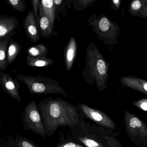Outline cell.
<instances>
[{
    "label": "cell",
    "instance_id": "cell-1",
    "mask_svg": "<svg viewBox=\"0 0 147 147\" xmlns=\"http://www.w3.org/2000/svg\"><path fill=\"white\" fill-rule=\"evenodd\" d=\"M38 109L49 137L60 127H68L71 131L85 122L84 114L78 106L61 98L44 99L38 103Z\"/></svg>",
    "mask_w": 147,
    "mask_h": 147
},
{
    "label": "cell",
    "instance_id": "cell-2",
    "mask_svg": "<svg viewBox=\"0 0 147 147\" xmlns=\"http://www.w3.org/2000/svg\"><path fill=\"white\" fill-rule=\"evenodd\" d=\"M86 53L85 67L82 72L84 81L90 86L95 84L100 92L107 88L109 63L93 42L88 45Z\"/></svg>",
    "mask_w": 147,
    "mask_h": 147
},
{
    "label": "cell",
    "instance_id": "cell-3",
    "mask_svg": "<svg viewBox=\"0 0 147 147\" xmlns=\"http://www.w3.org/2000/svg\"><path fill=\"white\" fill-rule=\"evenodd\" d=\"M104 128L85 121L71 131V138L86 147H118L119 143Z\"/></svg>",
    "mask_w": 147,
    "mask_h": 147
},
{
    "label": "cell",
    "instance_id": "cell-4",
    "mask_svg": "<svg viewBox=\"0 0 147 147\" xmlns=\"http://www.w3.org/2000/svg\"><path fill=\"white\" fill-rule=\"evenodd\" d=\"M88 25L94 34L104 44L112 47L118 43V37L120 34L119 26L105 14L98 17L95 13L88 19Z\"/></svg>",
    "mask_w": 147,
    "mask_h": 147
},
{
    "label": "cell",
    "instance_id": "cell-5",
    "mask_svg": "<svg viewBox=\"0 0 147 147\" xmlns=\"http://www.w3.org/2000/svg\"><path fill=\"white\" fill-rule=\"evenodd\" d=\"M16 78L26 85L32 94L45 95L59 94L67 96L66 90L57 81L46 76L18 74Z\"/></svg>",
    "mask_w": 147,
    "mask_h": 147
},
{
    "label": "cell",
    "instance_id": "cell-6",
    "mask_svg": "<svg viewBox=\"0 0 147 147\" xmlns=\"http://www.w3.org/2000/svg\"><path fill=\"white\" fill-rule=\"evenodd\" d=\"M125 127L131 142L140 147H147V125L137 115L124 111Z\"/></svg>",
    "mask_w": 147,
    "mask_h": 147
},
{
    "label": "cell",
    "instance_id": "cell-7",
    "mask_svg": "<svg viewBox=\"0 0 147 147\" xmlns=\"http://www.w3.org/2000/svg\"><path fill=\"white\" fill-rule=\"evenodd\" d=\"M22 123L26 130L32 131L44 138L47 137L44 125L35 100L29 102L26 107L23 114Z\"/></svg>",
    "mask_w": 147,
    "mask_h": 147
},
{
    "label": "cell",
    "instance_id": "cell-8",
    "mask_svg": "<svg viewBox=\"0 0 147 147\" xmlns=\"http://www.w3.org/2000/svg\"><path fill=\"white\" fill-rule=\"evenodd\" d=\"M84 117L96 123L100 126L111 130L117 129L116 123L110 117L103 112L88 107L85 104L77 103Z\"/></svg>",
    "mask_w": 147,
    "mask_h": 147
},
{
    "label": "cell",
    "instance_id": "cell-9",
    "mask_svg": "<svg viewBox=\"0 0 147 147\" xmlns=\"http://www.w3.org/2000/svg\"><path fill=\"white\" fill-rule=\"evenodd\" d=\"M0 85L3 91L18 102L22 101V98L19 92L20 86L16 78L6 73L0 72Z\"/></svg>",
    "mask_w": 147,
    "mask_h": 147
},
{
    "label": "cell",
    "instance_id": "cell-10",
    "mask_svg": "<svg viewBox=\"0 0 147 147\" xmlns=\"http://www.w3.org/2000/svg\"><path fill=\"white\" fill-rule=\"evenodd\" d=\"M37 23L33 10H30L24 21V26L27 38L33 43L38 42L40 39Z\"/></svg>",
    "mask_w": 147,
    "mask_h": 147
},
{
    "label": "cell",
    "instance_id": "cell-11",
    "mask_svg": "<svg viewBox=\"0 0 147 147\" xmlns=\"http://www.w3.org/2000/svg\"><path fill=\"white\" fill-rule=\"evenodd\" d=\"M18 20L15 17L0 16V40L13 36L18 26Z\"/></svg>",
    "mask_w": 147,
    "mask_h": 147
},
{
    "label": "cell",
    "instance_id": "cell-12",
    "mask_svg": "<svg viewBox=\"0 0 147 147\" xmlns=\"http://www.w3.org/2000/svg\"><path fill=\"white\" fill-rule=\"evenodd\" d=\"M119 81L123 87H127L147 95V80L133 76H124Z\"/></svg>",
    "mask_w": 147,
    "mask_h": 147
},
{
    "label": "cell",
    "instance_id": "cell-13",
    "mask_svg": "<svg viewBox=\"0 0 147 147\" xmlns=\"http://www.w3.org/2000/svg\"><path fill=\"white\" fill-rule=\"evenodd\" d=\"M77 45L74 37L70 38L64 49V62L66 70L69 72L72 69L77 55Z\"/></svg>",
    "mask_w": 147,
    "mask_h": 147
},
{
    "label": "cell",
    "instance_id": "cell-14",
    "mask_svg": "<svg viewBox=\"0 0 147 147\" xmlns=\"http://www.w3.org/2000/svg\"><path fill=\"white\" fill-rule=\"evenodd\" d=\"M39 26L42 36L44 38H51L53 35V29L50 22L45 15L40 1L39 5Z\"/></svg>",
    "mask_w": 147,
    "mask_h": 147
},
{
    "label": "cell",
    "instance_id": "cell-15",
    "mask_svg": "<svg viewBox=\"0 0 147 147\" xmlns=\"http://www.w3.org/2000/svg\"><path fill=\"white\" fill-rule=\"evenodd\" d=\"M41 3L45 15L49 20L51 27L54 30L56 18V7L54 0H41Z\"/></svg>",
    "mask_w": 147,
    "mask_h": 147
},
{
    "label": "cell",
    "instance_id": "cell-16",
    "mask_svg": "<svg viewBox=\"0 0 147 147\" xmlns=\"http://www.w3.org/2000/svg\"><path fill=\"white\" fill-rule=\"evenodd\" d=\"M13 36L8 37L5 39L0 40V70L5 71L7 69V60L8 45L11 41Z\"/></svg>",
    "mask_w": 147,
    "mask_h": 147
},
{
    "label": "cell",
    "instance_id": "cell-17",
    "mask_svg": "<svg viewBox=\"0 0 147 147\" xmlns=\"http://www.w3.org/2000/svg\"><path fill=\"white\" fill-rule=\"evenodd\" d=\"M26 61L28 66L33 67H48L53 63V61L47 57H34L27 55Z\"/></svg>",
    "mask_w": 147,
    "mask_h": 147
},
{
    "label": "cell",
    "instance_id": "cell-18",
    "mask_svg": "<svg viewBox=\"0 0 147 147\" xmlns=\"http://www.w3.org/2000/svg\"><path fill=\"white\" fill-rule=\"evenodd\" d=\"M22 47L19 43L14 41H11L8 45L7 51V67L11 64L21 52Z\"/></svg>",
    "mask_w": 147,
    "mask_h": 147
},
{
    "label": "cell",
    "instance_id": "cell-19",
    "mask_svg": "<svg viewBox=\"0 0 147 147\" xmlns=\"http://www.w3.org/2000/svg\"><path fill=\"white\" fill-rule=\"evenodd\" d=\"M7 147H38L35 142L22 136H16L8 140Z\"/></svg>",
    "mask_w": 147,
    "mask_h": 147
},
{
    "label": "cell",
    "instance_id": "cell-20",
    "mask_svg": "<svg viewBox=\"0 0 147 147\" xmlns=\"http://www.w3.org/2000/svg\"><path fill=\"white\" fill-rule=\"evenodd\" d=\"M27 55L34 57H47L49 53V49L43 44L36 45L27 49Z\"/></svg>",
    "mask_w": 147,
    "mask_h": 147
},
{
    "label": "cell",
    "instance_id": "cell-21",
    "mask_svg": "<svg viewBox=\"0 0 147 147\" xmlns=\"http://www.w3.org/2000/svg\"><path fill=\"white\" fill-rule=\"evenodd\" d=\"M147 0H134L131 1L129 6V11L133 17H138L140 11Z\"/></svg>",
    "mask_w": 147,
    "mask_h": 147
},
{
    "label": "cell",
    "instance_id": "cell-22",
    "mask_svg": "<svg viewBox=\"0 0 147 147\" xmlns=\"http://www.w3.org/2000/svg\"><path fill=\"white\" fill-rule=\"evenodd\" d=\"M71 1L75 10L82 11L95 3L96 0H74Z\"/></svg>",
    "mask_w": 147,
    "mask_h": 147
},
{
    "label": "cell",
    "instance_id": "cell-23",
    "mask_svg": "<svg viewBox=\"0 0 147 147\" xmlns=\"http://www.w3.org/2000/svg\"><path fill=\"white\" fill-rule=\"evenodd\" d=\"M56 147H86L80 142L73 139H65L62 138L57 144Z\"/></svg>",
    "mask_w": 147,
    "mask_h": 147
},
{
    "label": "cell",
    "instance_id": "cell-24",
    "mask_svg": "<svg viewBox=\"0 0 147 147\" xmlns=\"http://www.w3.org/2000/svg\"><path fill=\"white\" fill-rule=\"evenodd\" d=\"M6 1L13 8L19 12H23L26 9L24 0H6Z\"/></svg>",
    "mask_w": 147,
    "mask_h": 147
},
{
    "label": "cell",
    "instance_id": "cell-25",
    "mask_svg": "<svg viewBox=\"0 0 147 147\" xmlns=\"http://www.w3.org/2000/svg\"><path fill=\"white\" fill-rule=\"evenodd\" d=\"M133 105L147 113V99L142 98L132 102Z\"/></svg>",
    "mask_w": 147,
    "mask_h": 147
},
{
    "label": "cell",
    "instance_id": "cell-26",
    "mask_svg": "<svg viewBox=\"0 0 147 147\" xmlns=\"http://www.w3.org/2000/svg\"><path fill=\"white\" fill-rule=\"evenodd\" d=\"M40 0H32L31 3L33 7V10L36 16L37 23L38 25L39 26V5L40 4Z\"/></svg>",
    "mask_w": 147,
    "mask_h": 147
},
{
    "label": "cell",
    "instance_id": "cell-27",
    "mask_svg": "<svg viewBox=\"0 0 147 147\" xmlns=\"http://www.w3.org/2000/svg\"><path fill=\"white\" fill-rule=\"evenodd\" d=\"M111 2V7L115 11H117L120 8L121 5V0H110Z\"/></svg>",
    "mask_w": 147,
    "mask_h": 147
},
{
    "label": "cell",
    "instance_id": "cell-28",
    "mask_svg": "<svg viewBox=\"0 0 147 147\" xmlns=\"http://www.w3.org/2000/svg\"><path fill=\"white\" fill-rule=\"evenodd\" d=\"M138 17L142 18L147 19V2L143 7Z\"/></svg>",
    "mask_w": 147,
    "mask_h": 147
}]
</instances>
